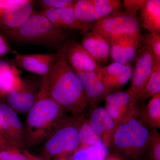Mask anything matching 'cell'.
<instances>
[{
	"mask_svg": "<svg viewBox=\"0 0 160 160\" xmlns=\"http://www.w3.org/2000/svg\"><path fill=\"white\" fill-rule=\"evenodd\" d=\"M56 53L51 69L44 76L49 95L64 111L82 114L89 104L82 86L64 55L58 51Z\"/></svg>",
	"mask_w": 160,
	"mask_h": 160,
	"instance_id": "obj_1",
	"label": "cell"
},
{
	"mask_svg": "<svg viewBox=\"0 0 160 160\" xmlns=\"http://www.w3.org/2000/svg\"><path fill=\"white\" fill-rule=\"evenodd\" d=\"M27 114L24 128L28 147L45 142L67 117L49 95L44 76L35 102Z\"/></svg>",
	"mask_w": 160,
	"mask_h": 160,
	"instance_id": "obj_2",
	"label": "cell"
},
{
	"mask_svg": "<svg viewBox=\"0 0 160 160\" xmlns=\"http://www.w3.org/2000/svg\"><path fill=\"white\" fill-rule=\"evenodd\" d=\"M0 32L17 42L42 46L56 50L69 40L68 30L56 27L40 12L36 11L19 28Z\"/></svg>",
	"mask_w": 160,
	"mask_h": 160,
	"instance_id": "obj_3",
	"label": "cell"
},
{
	"mask_svg": "<svg viewBox=\"0 0 160 160\" xmlns=\"http://www.w3.org/2000/svg\"><path fill=\"white\" fill-rule=\"evenodd\" d=\"M152 131L138 113L118 124L111 145L126 156L138 159L146 151Z\"/></svg>",
	"mask_w": 160,
	"mask_h": 160,
	"instance_id": "obj_4",
	"label": "cell"
},
{
	"mask_svg": "<svg viewBox=\"0 0 160 160\" xmlns=\"http://www.w3.org/2000/svg\"><path fill=\"white\" fill-rule=\"evenodd\" d=\"M83 120L82 114L67 117L44 142L42 151L45 156L57 160L76 151L80 147L79 129Z\"/></svg>",
	"mask_w": 160,
	"mask_h": 160,
	"instance_id": "obj_5",
	"label": "cell"
},
{
	"mask_svg": "<svg viewBox=\"0 0 160 160\" xmlns=\"http://www.w3.org/2000/svg\"><path fill=\"white\" fill-rule=\"evenodd\" d=\"M89 29V31L97 32L108 39L125 35H141L138 17L125 11L100 20L90 25Z\"/></svg>",
	"mask_w": 160,
	"mask_h": 160,
	"instance_id": "obj_6",
	"label": "cell"
},
{
	"mask_svg": "<svg viewBox=\"0 0 160 160\" xmlns=\"http://www.w3.org/2000/svg\"><path fill=\"white\" fill-rule=\"evenodd\" d=\"M134 62L131 84L126 91L131 95L137 104L149 81L155 63L158 62L148 49L140 44Z\"/></svg>",
	"mask_w": 160,
	"mask_h": 160,
	"instance_id": "obj_7",
	"label": "cell"
},
{
	"mask_svg": "<svg viewBox=\"0 0 160 160\" xmlns=\"http://www.w3.org/2000/svg\"><path fill=\"white\" fill-rule=\"evenodd\" d=\"M1 133L9 146L22 149L26 146L25 132L18 113L7 103L0 102Z\"/></svg>",
	"mask_w": 160,
	"mask_h": 160,
	"instance_id": "obj_8",
	"label": "cell"
},
{
	"mask_svg": "<svg viewBox=\"0 0 160 160\" xmlns=\"http://www.w3.org/2000/svg\"><path fill=\"white\" fill-rule=\"evenodd\" d=\"M105 109L119 124L137 114L139 109L131 94L126 90L112 92L105 98Z\"/></svg>",
	"mask_w": 160,
	"mask_h": 160,
	"instance_id": "obj_9",
	"label": "cell"
},
{
	"mask_svg": "<svg viewBox=\"0 0 160 160\" xmlns=\"http://www.w3.org/2000/svg\"><path fill=\"white\" fill-rule=\"evenodd\" d=\"M62 52L76 72L99 71L101 66L77 41L68 40L57 50Z\"/></svg>",
	"mask_w": 160,
	"mask_h": 160,
	"instance_id": "obj_10",
	"label": "cell"
},
{
	"mask_svg": "<svg viewBox=\"0 0 160 160\" xmlns=\"http://www.w3.org/2000/svg\"><path fill=\"white\" fill-rule=\"evenodd\" d=\"M41 86L34 80L22 79L21 85L6 96L7 104L17 113H28L35 102Z\"/></svg>",
	"mask_w": 160,
	"mask_h": 160,
	"instance_id": "obj_11",
	"label": "cell"
},
{
	"mask_svg": "<svg viewBox=\"0 0 160 160\" xmlns=\"http://www.w3.org/2000/svg\"><path fill=\"white\" fill-rule=\"evenodd\" d=\"M99 70L76 72L90 104L91 111L98 107L109 93Z\"/></svg>",
	"mask_w": 160,
	"mask_h": 160,
	"instance_id": "obj_12",
	"label": "cell"
},
{
	"mask_svg": "<svg viewBox=\"0 0 160 160\" xmlns=\"http://www.w3.org/2000/svg\"><path fill=\"white\" fill-rule=\"evenodd\" d=\"M141 36L125 35L109 39L110 44L109 57L113 62L128 64L134 62Z\"/></svg>",
	"mask_w": 160,
	"mask_h": 160,
	"instance_id": "obj_13",
	"label": "cell"
},
{
	"mask_svg": "<svg viewBox=\"0 0 160 160\" xmlns=\"http://www.w3.org/2000/svg\"><path fill=\"white\" fill-rule=\"evenodd\" d=\"M16 65L33 74H48L57 57V53L20 54L13 50Z\"/></svg>",
	"mask_w": 160,
	"mask_h": 160,
	"instance_id": "obj_14",
	"label": "cell"
},
{
	"mask_svg": "<svg viewBox=\"0 0 160 160\" xmlns=\"http://www.w3.org/2000/svg\"><path fill=\"white\" fill-rule=\"evenodd\" d=\"M132 63L114 62L101 67L99 71L109 92L120 90L131 80Z\"/></svg>",
	"mask_w": 160,
	"mask_h": 160,
	"instance_id": "obj_15",
	"label": "cell"
},
{
	"mask_svg": "<svg viewBox=\"0 0 160 160\" xmlns=\"http://www.w3.org/2000/svg\"><path fill=\"white\" fill-rule=\"evenodd\" d=\"M99 66H105L110 55V44L109 39L95 31L84 32L81 43Z\"/></svg>",
	"mask_w": 160,
	"mask_h": 160,
	"instance_id": "obj_16",
	"label": "cell"
},
{
	"mask_svg": "<svg viewBox=\"0 0 160 160\" xmlns=\"http://www.w3.org/2000/svg\"><path fill=\"white\" fill-rule=\"evenodd\" d=\"M34 2L27 0L22 5L0 14V31L13 30L23 26L36 12Z\"/></svg>",
	"mask_w": 160,
	"mask_h": 160,
	"instance_id": "obj_17",
	"label": "cell"
},
{
	"mask_svg": "<svg viewBox=\"0 0 160 160\" xmlns=\"http://www.w3.org/2000/svg\"><path fill=\"white\" fill-rule=\"evenodd\" d=\"M73 5L61 9H42L40 12L44 14L53 26L59 29L68 31L75 29L84 32L89 31L88 27L77 20Z\"/></svg>",
	"mask_w": 160,
	"mask_h": 160,
	"instance_id": "obj_18",
	"label": "cell"
},
{
	"mask_svg": "<svg viewBox=\"0 0 160 160\" xmlns=\"http://www.w3.org/2000/svg\"><path fill=\"white\" fill-rule=\"evenodd\" d=\"M90 124L99 133L106 147L111 145L112 138L118 124L105 108L97 107L91 111Z\"/></svg>",
	"mask_w": 160,
	"mask_h": 160,
	"instance_id": "obj_19",
	"label": "cell"
},
{
	"mask_svg": "<svg viewBox=\"0 0 160 160\" xmlns=\"http://www.w3.org/2000/svg\"><path fill=\"white\" fill-rule=\"evenodd\" d=\"M139 20L141 28L160 33V0H143Z\"/></svg>",
	"mask_w": 160,
	"mask_h": 160,
	"instance_id": "obj_20",
	"label": "cell"
},
{
	"mask_svg": "<svg viewBox=\"0 0 160 160\" xmlns=\"http://www.w3.org/2000/svg\"><path fill=\"white\" fill-rule=\"evenodd\" d=\"M22 83L16 66L6 60L0 59V98L6 97Z\"/></svg>",
	"mask_w": 160,
	"mask_h": 160,
	"instance_id": "obj_21",
	"label": "cell"
},
{
	"mask_svg": "<svg viewBox=\"0 0 160 160\" xmlns=\"http://www.w3.org/2000/svg\"><path fill=\"white\" fill-rule=\"evenodd\" d=\"M73 8L77 20L88 28L90 25L102 20L97 12L93 0L75 1Z\"/></svg>",
	"mask_w": 160,
	"mask_h": 160,
	"instance_id": "obj_22",
	"label": "cell"
},
{
	"mask_svg": "<svg viewBox=\"0 0 160 160\" xmlns=\"http://www.w3.org/2000/svg\"><path fill=\"white\" fill-rule=\"evenodd\" d=\"M143 122L152 129L160 128V92L153 96L146 106L138 110Z\"/></svg>",
	"mask_w": 160,
	"mask_h": 160,
	"instance_id": "obj_23",
	"label": "cell"
},
{
	"mask_svg": "<svg viewBox=\"0 0 160 160\" xmlns=\"http://www.w3.org/2000/svg\"><path fill=\"white\" fill-rule=\"evenodd\" d=\"M79 139L80 147L104 145L101 135L93 128L89 120L84 119L81 123L79 129Z\"/></svg>",
	"mask_w": 160,
	"mask_h": 160,
	"instance_id": "obj_24",
	"label": "cell"
},
{
	"mask_svg": "<svg viewBox=\"0 0 160 160\" xmlns=\"http://www.w3.org/2000/svg\"><path fill=\"white\" fill-rule=\"evenodd\" d=\"M96 10L101 19L118 14L122 10L120 0H93Z\"/></svg>",
	"mask_w": 160,
	"mask_h": 160,
	"instance_id": "obj_25",
	"label": "cell"
},
{
	"mask_svg": "<svg viewBox=\"0 0 160 160\" xmlns=\"http://www.w3.org/2000/svg\"><path fill=\"white\" fill-rule=\"evenodd\" d=\"M160 92V62L155 63L149 81L140 97L139 102L146 101Z\"/></svg>",
	"mask_w": 160,
	"mask_h": 160,
	"instance_id": "obj_26",
	"label": "cell"
},
{
	"mask_svg": "<svg viewBox=\"0 0 160 160\" xmlns=\"http://www.w3.org/2000/svg\"><path fill=\"white\" fill-rule=\"evenodd\" d=\"M139 44L151 52L156 62H160V33L149 32L141 34Z\"/></svg>",
	"mask_w": 160,
	"mask_h": 160,
	"instance_id": "obj_27",
	"label": "cell"
},
{
	"mask_svg": "<svg viewBox=\"0 0 160 160\" xmlns=\"http://www.w3.org/2000/svg\"><path fill=\"white\" fill-rule=\"evenodd\" d=\"M32 156L26 150L11 146L0 150V160H31Z\"/></svg>",
	"mask_w": 160,
	"mask_h": 160,
	"instance_id": "obj_28",
	"label": "cell"
},
{
	"mask_svg": "<svg viewBox=\"0 0 160 160\" xmlns=\"http://www.w3.org/2000/svg\"><path fill=\"white\" fill-rule=\"evenodd\" d=\"M146 151L149 160H160V135L155 129L152 131L151 139Z\"/></svg>",
	"mask_w": 160,
	"mask_h": 160,
	"instance_id": "obj_29",
	"label": "cell"
},
{
	"mask_svg": "<svg viewBox=\"0 0 160 160\" xmlns=\"http://www.w3.org/2000/svg\"><path fill=\"white\" fill-rule=\"evenodd\" d=\"M42 9H61L74 5V0H39L37 1Z\"/></svg>",
	"mask_w": 160,
	"mask_h": 160,
	"instance_id": "obj_30",
	"label": "cell"
},
{
	"mask_svg": "<svg viewBox=\"0 0 160 160\" xmlns=\"http://www.w3.org/2000/svg\"><path fill=\"white\" fill-rule=\"evenodd\" d=\"M86 149L87 160H105L107 156L106 146H88Z\"/></svg>",
	"mask_w": 160,
	"mask_h": 160,
	"instance_id": "obj_31",
	"label": "cell"
},
{
	"mask_svg": "<svg viewBox=\"0 0 160 160\" xmlns=\"http://www.w3.org/2000/svg\"><path fill=\"white\" fill-rule=\"evenodd\" d=\"M143 0H124L123 1L125 11L128 13L137 15L141 10Z\"/></svg>",
	"mask_w": 160,
	"mask_h": 160,
	"instance_id": "obj_32",
	"label": "cell"
},
{
	"mask_svg": "<svg viewBox=\"0 0 160 160\" xmlns=\"http://www.w3.org/2000/svg\"><path fill=\"white\" fill-rule=\"evenodd\" d=\"M27 0H0V14L8 9L26 2Z\"/></svg>",
	"mask_w": 160,
	"mask_h": 160,
	"instance_id": "obj_33",
	"label": "cell"
},
{
	"mask_svg": "<svg viewBox=\"0 0 160 160\" xmlns=\"http://www.w3.org/2000/svg\"><path fill=\"white\" fill-rule=\"evenodd\" d=\"M12 51L7 38L0 32V57L6 55Z\"/></svg>",
	"mask_w": 160,
	"mask_h": 160,
	"instance_id": "obj_34",
	"label": "cell"
},
{
	"mask_svg": "<svg viewBox=\"0 0 160 160\" xmlns=\"http://www.w3.org/2000/svg\"><path fill=\"white\" fill-rule=\"evenodd\" d=\"M31 160H45L44 159L42 158L38 157L35 156H32V158Z\"/></svg>",
	"mask_w": 160,
	"mask_h": 160,
	"instance_id": "obj_35",
	"label": "cell"
},
{
	"mask_svg": "<svg viewBox=\"0 0 160 160\" xmlns=\"http://www.w3.org/2000/svg\"><path fill=\"white\" fill-rule=\"evenodd\" d=\"M57 160H68L66 158V157H62L58 159Z\"/></svg>",
	"mask_w": 160,
	"mask_h": 160,
	"instance_id": "obj_36",
	"label": "cell"
},
{
	"mask_svg": "<svg viewBox=\"0 0 160 160\" xmlns=\"http://www.w3.org/2000/svg\"><path fill=\"white\" fill-rule=\"evenodd\" d=\"M108 160H120L119 159L117 158H111L109 159Z\"/></svg>",
	"mask_w": 160,
	"mask_h": 160,
	"instance_id": "obj_37",
	"label": "cell"
},
{
	"mask_svg": "<svg viewBox=\"0 0 160 160\" xmlns=\"http://www.w3.org/2000/svg\"><path fill=\"white\" fill-rule=\"evenodd\" d=\"M0 133L2 134V133H1V127H0Z\"/></svg>",
	"mask_w": 160,
	"mask_h": 160,
	"instance_id": "obj_38",
	"label": "cell"
}]
</instances>
